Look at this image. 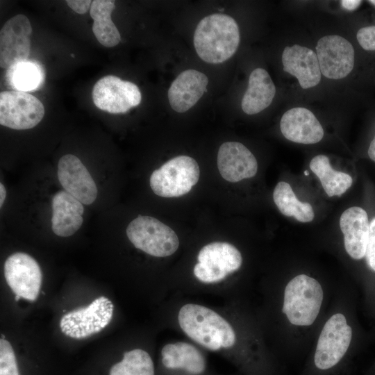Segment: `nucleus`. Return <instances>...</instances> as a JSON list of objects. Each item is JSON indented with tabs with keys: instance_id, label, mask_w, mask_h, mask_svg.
I'll return each instance as SVG.
<instances>
[{
	"instance_id": "ea45409f",
	"label": "nucleus",
	"mask_w": 375,
	"mask_h": 375,
	"mask_svg": "<svg viewBox=\"0 0 375 375\" xmlns=\"http://www.w3.org/2000/svg\"><path fill=\"white\" fill-rule=\"evenodd\" d=\"M72 328V329H78V328H80L78 323H76Z\"/></svg>"
},
{
	"instance_id": "a19ab883",
	"label": "nucleus",
	"mask_w": 375,
	"mask_h": 375,
	"mask_svg": "<svg viewBox=\"0 0 375 375\" xmlns=\"http://www.w3.org/2000/svg\"><path fill=\"white\" fill-rule=\"evenodd\" d=\"M20 297L19 295H15V301H18L20 299Z\"/></svg>"
},
{
	"instance_id": "72a5a7b5",
	"label": "nucleus",
	"mask_w": 375,
	"mask_h": 375,
	"mask_svg": "<svg viewBox=\"0 0 375 375\" xmlns=\"http://www.w3.org/2000/svg\"><path fill=\"white\" fill-rule=\"evenodd\" d=\"M65 321H66V319L62 316V317L60 319V323H59L60 328H63L64 326L65 325Z\"/></svg>"
},
{
	"instance_id": "c756f323",
	"label": "nucleus",
	"mask_w": 375,
	"mask_h": 375,
	"mask_svg": "<svg viewBox=\"0 0 375 375\" xmlns=\"http://www.w3.org/2000/svg\"><path fill=\"white\" fill-rule=\"evenodd\" d=\"M67 6L78 14H85L92 4L90 0H67Z\"/></svg>"
},
{
	"instance_id": "c9c22d12",
	"label": "nucleus",
	"mask_w": 375,
	"mask_h": 375,
	"mask_svg": "<svg viewBox=\"0 0 375 375\" xmlns=\"http://www.w3.org/2000/svg\"><path fill=\"white\" fill-rule=\"evenodd\" d=\"M78 324H79V326H80V329H81L83 328H85L86 326V322H79Z\"/></svg>"
},
{
	"instance_id": "6e6552de",
	"label": "nucleus",
	"mask_w": 375,
	"mask_h": 375,
	"mask_svg": "<svg viewBox=\"0 0 375 375\" xmlns=\"http://www.w3.org/2000/svg\"><path fill=\"white\" fill-rule=\"evenodd\" d=\"M44 115L42 103L33 95L19 91L0 93V124L26 130L37 126Z\"/></svg>"
},
{
	"instance_id": "5701e85b",
	"label": "nucleus",
	"mask_w": 375,
	"mask_h": 375,
	"mask_svg": "<svg viewBox=\"0 0 375 375\" xmlns=\"http://www.w3.org/2000/svg\"><path fill=\"white\" fill-rule=\"evenodd\" d=\"M310 170L319 178L321 184L328 197L341 196L352 185L350 175L335 171L325 155L315 156L310 162Z\"/></svg>"
},
{
	"instance_id": "c85d7f7f",
	"label": "nucleus",
	"mask_w": 375,
	"mask_h": 375,
	"mask_svg": "<svg viewBox=\"0 0 375 375\" xmlns=\"http://www.w3.org/2000/svg\"><path fill=\"white\" fill-rule=\"evenodd\" d=\"M369 268L375 272V217L369 222V233L365 256Z\"/></svg>"
},
{
	"instance_id": "bb28decb",
	"label": "nucleus",
	"mask_w": 375,
	"mask_h": 375,
	"mask_svg": "<svg viewBox=\"0 0 375 375\" xmlns=\"http://www.w3.org/2000/svg\"><path fill=\"white\" fill-rule=\"evenodd\" d=\"M0 375H20L14 349L5 339H0Z\"/></svg>"
},
{
	"instance_id": "393cba45",
	"label": "nucleus",
	"mask_w": 375,
	"mask_h": 375,
	"mask_svg": "<svg viewBox=\"0 0 375 375\" xmlns=\"http://www.w3.org/2000/svg\"><path fill=\"white\" fill-rule=\"evenodd\" d=\"M6 76L12 88L26 92L40 87L44 74L40 65L26 60L7 69Z\"/></svg>"
},
{
	"instance_id": "39448f33",
	"label": "nucleus",
	"mask_w": 375,
	"mask_h": 375,
	"mask_svg": "<svg viewBox=\"0 0 375 375\" xmlns=\"http://www.w3.org/2000/svg\"><path fill=\"white\" fill-rule=\"evenodd\" d=\"M200 174L197 161L188 156H176L153 172L149 183L153 193L162 197H177L189 192Z\"/></svg>"
},
{
	"instance_id": "f704fd0d",
	"label": "nucleus",
	"mask_w": 375,
	"mask_h": 375,
	"mask_svg": "<svg viewBox=\"0 0 375 375\" xmlns=\"http://www.w3.org/2000/svg\"><path fill=\"white\" fill-rule=\"evenodd\" d=\"M76 339L77 340H80L81 339V329H78L77 331L76 332Z\"/></svg>"
},
{
	"instance_id": "7c9ffc66",
	"label": "nucleus",
	"mask_w": 375,
	"mask_h": 375,
	"mask_svg": "<svg viewBox=\"0 0 375 375\" xmlns=\"http://www.w3.org/2000/svg\"><path fill=\"white\" fill-rule=\"evenodd\" d=\"M340 2L343 8L348 10H354L362 3L359 0H342Z\"/></svg>"
},
{
	"instance_id": "79ce46f5",
	"label": "nucleus",
	"mask_w": 375,
	"mask_h": 375,
	"mask_svg": "<svg viewBox=\"0 0 375 375\" xmlns=\"http://www.w3.org/2000/svg\"><path fill=\"white\" fill-rule=\"evenodd\" d=\"M369 2L375 6V0L369 1Z\"/></svg>"
},
{
	"instance_id": "6ab92c4d",
	"label": "nucleus",
	"mask_w": 375,
	"mask_h": 375,
	"mask_svg": "<svg viewBox=\"0 0 375 375\" xmlns=\"http://www.w3.org/2000/svg\"><path fill=\"white\" fill-rule=\"evenodd\" d=\"M51 228L60 237H69L82 226L83 203L66 191L56 192L52 198Z\"/></svg>"
},
{
	"instance_id": "b1692460",
	"label": "nucleus",
	"mask_w": 375,
	"mask_h": 375,
	"mask_svg": "<svg viewBox=\"0 0 375 375\" xmlns=\"http://www.w3.org/2000/svg\"><path fill=\"white\" fill-rule=\"evenodd\" d=\"M274 201L280 212L288 217H294L300 222H310L315 217L312 206L307 202L300 201L294 193L290 185L280 181L273 192Z\"/></svg>"
},
{
	"instance_id": "cd10ccee",
	"label": "nucleus",
	"mask_w": 375,
	"mask_h": 375,
	"mask_svg": "<svg viewBox=\"0 0 375 375\" xmlns=\"http://www.w3.org/2000/svg\"><path fill=\"white\" fill-rule=\"evenodd\" d=\"M356 38L359 44L365 50H375V26L361 28L357 32Z\"/></svg>"
},
{
	"instance_id": "7ed1b4c3",
	"label": "nucleus",
	"mask_w": 375,
	"mask_h": 375,
	"mask_svg": "<svg viewBox=\"0 0 375 375\" xmlns=\"http://www.w3.org/2000/svg\"><path fill=\"white\" fill-rule=\"evenodd\" d=\"M282 312L295 326L312 325L319 314L324 292L321 284L306 274H299L286 285Z\"/></svg>"
},
{
	"instance_id": "412c9836",
	"label": "nucleus",
	"mask_w": 375,
	"mask_h": 375,
	"mask_svg": "<svg viewBox=\"0 0 375 375\" xmlns=\"http://www.w3.org/2000/svg\"><path fill=\"white\" fill-rule=\"evenodd\" d=\"M276 87L268 72L262 68L253 69L242 100V110L248 115L257 114L272 102Z\"/></svg>"
},
{
	"instance_id": "9b49d317",
	"label": "nucleus",
	"mask_w": 375,
	"mask_h": 375,
	"mask_svg": "<svg viewBox=\"0 0 375 375\" xmlns=\"http://www.w3.org/2000/svg\"><path fill=\"white\" fill-rule=\"evenodd\" d=\"M316 54L321 73L328 78L342 79L353 68V47L342 36L332 35L320 38L316 46Z\"/></svg>"
},
{
	"instance_id": "20e7f679",
	"label": "nucleus",
	"mask_w": 375,
	"mask_h": 375,
	"mask_svg": "<svg viewBox=\"0 0 375 375\" xmlns=\"http://www.w3.org/2000/svg\"><path fill=\"white\" fill-rule=\"evenodd\" d=\"M133 246L155 257H167L178 249L179 240L176 233L158 219L139 215L132 220L126 230Z\"/></svg>"
},
{
	"instance_id": "0eeeda50",
	"label": "nucleus",
	"mask_w": 375,
	"mask_h": 375,
	"mask_svg": "<svg viewBox=\"0 0 375 375\" xmlns=\"http://www.w3.org/2000/svg\"><path fill=\"white\" fill-rule=\"evenodd\" d=\"M198 262L194 267L196 278L205 283L219 282L241 267L240 251L228 242H215L206 244L199 252Z\"/></svg>"
},
{
	"instance_id": "2eb2a0df",
	"label": "nucleus",
	"mask_w": 375,
	"mask_h": 375,
	"mask_svg": "<svg viewBox=\"0 0 375 375\" xmlns=\"http://www.w3.org/2000/svg\"><path fill=\"white\" fill-rule=\"evenodd\" d=\"M283 136L290 141L301 144H315L324 136L322 124L308 109L293 108L286 111L280 122Z\"/></svg>"
},
{
	"instance_id": "f8f14e48",
	"label": "nucleus",
	"mask_w": 375,
	"mask_h": 375,
	"mask_svg": "<svg viewBox=\"0 0 375 375\" xmlns=\"http://www.w3.org/2000/svg\"><path fill=\"white\" fill-rule=\"evenodd\" d=\"M32 27L26 16L18 14L9 19L0 31V66L8 69L26 61L31 50Z\"/></svg>"
},
{
	"instance_id": "37998d69",
	"label": "nucleus",
	"mask_w": 375,
	"mask_h": 375,
	"mask_svg": "<svg viewBox=\"0 0 375 375\" xmlns=\"http://www.w3.org/2000/svg\"><path fill=\"white\" fill-rule=\"evenodd\" d=\"M1 339H5V335H3V334H1Z\"/></svg>"
},
{
	"instance_id": "4be33fe9",
	"label": "nucleus",
	"mask_w": 375,
	"mask_h": 375,
	"mask_svg": "<svg viewBox=\"0 0 375 375\" xmlns=\"http://www.w3.org/2000/svg\"><path fill=\"white\" fill-rule=\"evenodd\" d=\"M115 1L111 0H94L92 1L90 13L94 19L92 32L101 44L112 47L119 44L120 33L111 19L115 9Z\"/></svg>"
},
{
	"instance_id": "9d476101",
	"label": "nucleus",
	"mask_w": 375,
	"mask_h": 375,
	"mask_svg": "<svg viewBox=\"0 0 375 375\" xmlns=\"http://www.w3.org/2000/svg\"><path fill=\"white\" fill-rule=\"evenodd\" d=\"M3 274L8 285L15 295L35 301L40 291L42 273L38 262L30 255L17 252L6 260Z\"/></svg>"
},
{
	"instance_id": "f257e3e1",
	"label": "nucleus",
	"mask_w": 375,
	"mask_h": 375,
	"mask_svg": "<svg viewBox=\"0 0 375 375\" xmlns=\"http://www.w3.org/2000/svg\"><path fill=\"white\" fill-rule=\"evenodd\" d=\"M240 31L229 15L215 13L203 18L194 33L197 55L211 64L222 63L236 52L240 43Z\"/></svg>"
},
{
	"instance_id": "a211bd4d",
	"label": "nucleus",
	"mask_w": 375,
	"mask_h": 375,
	"mask_svg": "<svg viewBox=\"0 0 375 375\" xmlns=\"http://www.w3.org/2000/svg\"><path fill=\"white\" fill-rule=\"evenodd\" d=\"M340 227L344 235V248L349 256L355 260L363 258L369 233L367 212L357 206L347 209L340 218Z\"/></svg>"
},
{
	"instance_id": "c03bdc74",
	"label": "nucleus",
	"mask_w": 375,
	"mask_h": 375,
	"mask_svg": "<svg viewBox=\"0 0 375 375\" xmlns=\"http://www.w3.org/2000/svg\"><path fill=\"white\" fill-rule=\"evenodd\" d=\"M304 174H305L306 176H308L309 173H308V171H305V172H304Z\"/></svg>"
},
{
	"instance_id": "58836bf2",
	"label": "nucleus",
	"mask_w": 375,
	"mask_h": 375,
	"mask_svg": "<svg viewBox=\"0 0 375 375\" xmlns=\"http://www.w3.org/2000/svg\"><path fill=\"white\" fill-rule=\"evenodd\" d=\"M72 328L69 329V330H67L65 331V333H64L65 335L67 336H69L70 333H72Z\"/></svg>"
},
{
	"instance_id": "aec40b11",
	"label": "nucleus",
	"mask_w": 375,
	"mask_h": 375,
	"mask_svg": "<svg viewBox=\"0 0 375 375\" xmlns=\"http://www.w3.org/2000/svg\"><path fill=\"white\" fill-rule=\"evenodd\" d=\"M161 361L166 369L188 375H201L206 368L202 353L192 344L183 342L165 345L161 350Z\"/></svg>"
},
{
	"instance_id": "423d86ee",
	"label": "nucleus",
	"mask_w": 375,
	"mask_h": 375,
	"mask_svg": "<svg viewBox=\"0 0 375 375\" xmlns=\"http://www.w3.org/2000/svg\"><path fill=\"white\" fill-rule=\"evenodd\" d=\"M352 328L344 315L337 312L325 322L317 342L314 362L317 368L329 369L347 353L352 339Z\"/></svg>"
},
{
	"instance_id": "473e14b6",
	"label": "nucleus",
	"mask_w": 375,
	"mask_h": 375,
	"mask_svg": "<svg viewBox=\"0 0 375 375\" xmlns=\"http://www.w3.org/2000/svg\"><path fill=\"white\" fill-rule=\"evenodd\" d=\"M6 190L2 183H0V206H3V203L6 199Z\"/></svg>"
},
{
	"instance_id": "1a4fd4ad",
	"label": "nucleus",
	"mask_w": 375,
	"mask_h": 375,
	"mask_svg": "<svg viewBox=\"0 0 375 375\" xmlns=\"http://www.w3.org/2000/svg\"><path fill=\"white\" fill-rule=\"evenodd\" d=\"M92 100L100 110L112 114L124 113L138 106L142 99L139 88L117 76H103L94 85Z\"/></svg>"
},
{
	"instance_id": "f3484780",
	"label": "nucleus",
	"mask_w": 375,
	"mask_h": 375,
	"mask_svg": "<svg viewBox=\"0 0 375 375\" xmlns=\"http://www.w3.org/2000/svg\"><path fill=\"white\" fill-rule=\"evenodd\" d=\"M208 78L195 69L181 72L172 83L168 90V99L172 108L177 112H185L206 92Z\"/></svg>"
},
{
	"instance_id": "e433bc0d",
	"label": "nucleus",
	"mask_w": 375,
	"mask_h": 375,
	"mask_svg": "<svg viewBox=\"0 0 375 375\" xmlns=\"http://www.w3.org/2000/svg\"><path fill=\"white\" fill-rule=\"evenodd\" d=\"M76 324L75 319H72L70 321V322L69 323V325L70 326L71 328H72L75 324Z\"/></svg>"
},
{
	"instance_id": "f03ea898",
	"label": "nucleus",
	"mask_w": 375,
	"mask_h": 375,
	"mask_svg": "<svg viewBox=\"0 0 375 375\" xmlns=\"http://www.w3.org/2000/svg\"><path fill=\"white\" fill-rule=\"evenodd\" d=\"M178 321L181 328L192 340L211 351L232 347L235 333L231 325L214 310L194 303L180 309Z\"/></svg>"
},
{
	"instance_id": "ddd939ff",
	"label": "nucleus",
	"mask_w": 375,
	"mask_h": 375,
	"mask_svg": "<svg viewBox=\"0 0 375 375\" xmlns=\"http://www.w3.org/2000/svg\"><path fill=\"white\" fill-rule=\"evenodd\" d=\"M58 178L65 191L83 204H92L97 197V188L81 160L73 154L62 156L58 163Z\"/></svg>"
},
{
	"instance_id": "4468645a",
	"label": "nucleus",
	"mask_w": 375,
	"mask_h": 375,
	"mask_svg": "<svg viewBox=\"0 0 375 375\" xmlns=\"http://www.w3.org/2000/svg\"><path fill=\"white\" fill-rule=\"evenodd\" d=\"M217 167L224 179L235 183L254 176L258 162L253 154L238 142L223 143L217 153Z\"/></svg>"
},
{
	"instance_id": "2f4dec72",
	"label": "nucleus",
	"mask_w": 375,
	"mask_h": 375,
	"mask_svg": "<svg viewBox=\"0 0 375 375\" xmlns=\"http://www.w3.org/2000/svg\"><path fill=\"white\" fill-rule=\"evenodd\" d=\"M368 155L369 158L375 162V137L370 143L368 149Z\"/></svg>"
},
{
	"instance_id": "4c0bfd02",
	"label": "nucleus",
	"mask_w": 375,
	"mask_h": 375,
	"mask_svg": "<svg viewBox=\"0 0 375 375\" xmlns=\"http://www.w3.org/2000/svg\"><path fill=\"white\" fill-rule=\"evenodd\" d=\"M94 329H95V332L96 333L99 332L102 328H101L100 326H94Z\"/></svg>"
},
{
	"instance_id": "a878e982",
	"label": "nucleus",
	"mask_w": 375,
	"mask_h": 375,
	"mask_svg": "<svg viewBox=\"0 0 375 375\" xmlns=\"http://www.w3.org/2000/svg\"><path fill=\"white\" fill-rule=\"evenodd\" d=\"M108 375H155L154 364L146 351L135 349L125 352L110 368Z\"/></svg>"
},
{
	"instance_id": "dca6fc26",
	"label": "nucleus",
	"mask_w": 375,
	"mask_h": 375,
	"mask_svg": "<svg viewBox=\"0 0 375 375\" xmlns=\"http://www.w3.org/2000/svg\"><path fill=\"white\" fill-rule=\"evenodd\" d=\"M283 70L295 76L303 89L312 88L321 80V70L316 53L294 44L285 47L282 53Z\"/></svg>"
}]
</instances>
